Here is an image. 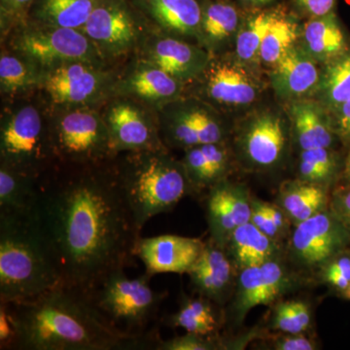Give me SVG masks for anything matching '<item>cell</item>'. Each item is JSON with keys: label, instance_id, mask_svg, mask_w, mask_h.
I'll use <instances>...</instances> for the list:
<instances>
[{"label": "cell", "instance_id": "cell-1", "mask_svg": "<svg viewBox=\"0 0 350 350\" xmlns=\"http://www.w3.org/2000/svg\"><path fill=\"white\" fill-rule=\"evenodd\" d=\"M113 159L96 165L57 163L38 178L34 211L64 284L83 291L110 271L130 266L140 238Z\"/></svg>", "mask_w": 350, "mask_h": 350}, {"label": "cell", "instance_id": "cell-2", "mask_svg": "<svg viewBox=\"0 0 350 350\" xmlns=\"http://www.w3.org/2000/svg\"><path fill=\"white\" fill-rule=\"evenodd\" d=\"M13 324L12 349H155L158 334H129L112 326L86 292L68 284L25 300L0 301Z\"/></svg>", "mask_w": 350, "mask_h": 350}, {"label": "cell", "instance_id": "cell-3", "mask_svg": "<svg viewBox=\"0 0 350 350\" xmlns=\"http://www.w3.org/2000/svg\"><path fill=\"white\" fill-rule=\"evenodd\" d=\"M64 283L34 209L0 211V301L25 300Z\"/></svg>", "mask_w": 350, "mask_h": 350}, {"label": "cell", "instance_id": "cell-4", "mask_svg": "<svg viewBox=\"0 0 350 350\" xmlns=\"http://www.w3.org/2000/svg\"><path fill=\"white\" fill-rule=\"evenodd\" d=\"M113 159L120 190L135 229L140 234L146 223L169 213L184 197L194 192L181 161L167 147L125 152Z\"/></svg>", "mask_w": 350, "mask_h": 350}, {"label": "cell", "instance_id": "cell-5", "mask_svg": "<svg viewBox=\"0 0 350 350\" xmlns=\"http://www.w3.org/2000/svg\"><path fill=\"white\" fill-rule=\"evenodd\" d=\"M151 278L146 273L130 278L125 269H117L85 292L94 308L115 328L124 333H145L165 296L152 288Z\"/></svg>", "mask_w": 350, "mask_h": 350}, {"label": "cell", "instance_id": "cell-6", "mask_svg": "<svg viewBox=\"0 0 350 350\" xmlns=\"http://www.w3.org/2000/svg\"><path fill=\"white\" fill-rule=\"evenodd\" d=\"M59 163L51 137L50 119L31 105H21L2 116L0 163L40 177Z\"/></svg>", "mask_w": 350, "mask_h": 350}, {"label": "cell", "instance_id": "cell-7", "mask_svg": "<svg viewBox=\"0 0 350 350\" xmlns=\"http://www.w3.org/2000/svg\"><path fill=\"white\" fill-rule=\"evenodd\" d=\"M15 27L11 40L13 52L44 71L72 62L105 64V57L81 29L44 25L29 19Z\"/></svg>", "mask_w": 350, "mask_h": 350}, {"label": "cell", "instance_id": "cell-8", "mask_svg": "<svg viewBox=\"0 0 350 350\" xmlns=\"http://www.w3.org/2000/svg\"><path fill=\"white\" fill-rule=\"evenodd\" d=\"M50 131L59 163L96 165L116 157L103 114L88 107L66 108L50 119Z\"/></svg>", "mask_w": 350, "mask_h": 350}, {"label": "cell", "instance_id": "cell-9", "mask_svg": "<svg viewBox=\"0 0 350 350\" xmlns=\"http://www.w3.org/2000/svg\"><path fill=\"white\" fill-rule=\"evenodd\" d=\"M159 131L167 148H190L227 142L230 128L211 103L198 98H180L159 109Z\"/></svg>", "mask_w": 350, "mask_h": 350}, {"label": "cell", "instance_id": "cell-10", "mask_svg": "<svg viewBox=\"0 0 350 350\" xmlns=\"http://www.w3.org/2000/svg\"><path fill=\"white\" fill-rule=\"evenodd\" d=\"M290 133L287 115L271 109L257 110L236 126L232 152L246 169L268 172L284 161Z\"/></svg>", "mask_w": 350, "mask_h": 350}, {"label": "cell", "instance_id": "cell-11", "mask_svg": "<svg viewBox=\"0 0 350 350\" xmlns=\"http://www.w3.org/2000/svg\"><path fill=\"white\" fill-rule=\"evenodd\" d=\"M149 21L133 0H100L81 31L107 59L139 48Z\"/></svg>", "mask_w": 350, "mask_h": 350}, {"label": "cell", "instance_id": "cell-12", "mask_svg": "<svg viewBox=\"0 0 350 350\" xmlns=\"http://www.w3.org/2000/svg\"><path fill=\"white\" fill-rule=\"evenodd\" d=\"M116 79L103 66L72 62L45 71L42 89L57 107H88L112 94Z\"/></svg>", "mask_w": 350, "mask_h": 350}, {"label": "cell", "instance_id": "cell-13", "mask_svg": "<svg viewBox=\"0 0 350 350\" xmlns=\"http://www.w3.org/2000/svg\"><path fill=\"white\" fill-rule=\"evenodd\" d=\"M200 78L202 79L204 93L214 107L232 109L250 107L256 103L264 89L257 69L246 66L234 57H213Z\"/></svg>", "mask_w": 350, "mask_h": 350}, {"label": "cell", "instance_id": "cell-14", "mask_svg": "<svg viewBox=\"0 0 350 350\" xmlns=\"http://www.w3.org/2000/svg\"><path fill=\"white\" fill-rule=\"evenodd\" d=\"M103 117L115 156L165 147L161 139L158 119L145 112L137 100L118 96L108 105Z\"/></svg>", "mask_w": 350, "mask_h": 350}, {"label": "cell", "instance_id": "cell-15", "mask_svg": "<svg viewBox=\"0 0 350 350\" xmlns=\"http://www.w3.org/2000/svg\"><path fill=\"white\" fill-rule=\"evenodd\" d=\"M349 241L347 228L325 209L296 224L290 245L295 259L301 265L317 267L344 252Z\"/></svg>", "mask_w": 350, "mask_h": 350}, {"label": "cell", "instance_id": "cell-16", "mask_svg": "<svg viewBox=\"0 0 350 350\" xmlns=\"http://www.w3.org/2000/svg\"><path fill=\"white\" fill-rule=\"evenodd\" d=\"M158 31L145 36L139 47L142 59L183 84L199 79L213 55L200 44Z\"/></svg>", "mask_w": 350, "mask_h": 350}, {"label": "cell", "instance_id": "cell-17", "mask_svg": "<svg viewBox=\"0 0 350 350\" xmlns=\"http://www.w3.org/2000/svg\"><path fill=\"white\" fill-rule=\"evenodd\" d=\"M206 243L200 239L162 234L137 239V256L145 266V273L153 278L159 273H188L199 259Z\"/></svg>", "mask_w": 350, "mask_h": 350}, {"label": "cell", "instance_id": "cell-18", "mask_svg": "<svg viewBox=\"0 0 350 350\" xmlns=\"http://www.w3.org/2000/svg\"><path fill=\"white\" fill-rule=\"evenodd\" d=\"M252 202L245 186L227 178L208 189L206 218L214 243L225 250L232 232L250 222Z\"/></svg>", "mask_w": 350, "mask_h": 350}, {"label": "cell", "instance_id": "cell-19", "mask_svg": "<svg viewBox=\"0 0 350 350\" xmlns=\"http://www.w3.org/2000/svg\"><path fill=\"white\" fill-rule=\"evenodd\" d=\"M184 85L140 57L125 75L116 79L112 94L142 101L160 109L180 98Z\"/></svg>", "mask_w": 350, "mask_h": 350}, {"label": "cell", "instance_id": "cell-20", "mask_svg": "<svg viewBox=\"0 0 350 350\" xmlns=\"http://www.w3.org/2000/svg\"><path fill=\"white\" fill-rule=\"evenodd\" d=\"M321 70V64L313 59L298 42L271 66L269 82L275 96L286 103L313 98Z\"/></svg>", "mask_w": 350, "mask_h": 350}, {"label": "cell", "instance_id": "cell-21", "mask_svg": "<svg viewBox=\"0 0 350 350\" xmlns=\"http://www.w3.org/2000/svg\"><path fill=\"white\" fill-rule=\"evenodd\" d=\"M241 271L232 308L237 321L258 306L271 305L292 284L289 275L275 259Z\"/></svg>", "mask_w": 350, "mask_h": 350}, {"label": "cell", "instance_id": "cell-22", "mask_svg": "<svg viewBox=\"0 0 350 350\" xmlns=\"http://www.w3.org/2000/svg\"><path fill=\"white\" fill-rule=\"evenodd\" d=\"M150 24L170 36L199 44L200 0H133Z\"/></svg>", "mask_w": 350, "mask_h": 350}, {"label": "cell", "instance_id": "cell-23", "mask_svg": "<svg viewBox=\"0 0 350 350\" xmlns=\"http://www.w3.org/2000/svg\"><path fill=\"white\" fill-rule=\"evenodd\" d=\"M199 44L213 57L234 45L246 11L236 0H200Z\"/></svg>", "mask_w": 350, "mask_h": 350}, {"label": "cell", "instance_id": "cell-24", "mask_svg": "<svg viewBox=\"0 0 350 350\" xmlns=\"http://www.w3.org/2000/svg\"><path fill=\"white\" fill-rule=\"evenodd\" d=\"M287 117L292 133L301 151L332 148L336 135L331 114L315 98H303L287 105Z\"/></svg>", "mask_w": 350, "mask_h": 350}, {"label": "cell", "instance_id": "cell-25", "mask_svg": "<svg viewBox=\"0 0 350 350\" xmlns=\"http://www.w3.org/2000/svg\"><path fill=\"white\" fill-rule=\"evenodd\" d=\"M299 43L321 66L335 61L350 51L349 38L335 10L306 21L301 25Z\"/></svg>", "mask_w": 350, "mask_h": 350}, {"label": "cell", "instance_id": "cell-26", "mask_svg": "<svg viewBox=\"0 0 350 350\" xmlns=\"http://www.w3.org/2000/svg\"><path fill=\"white\" fill-rule=\"evenodd\" d=\"M184 152L181 162L194 192L211 189L227 178L232 160L227 142L198 145Z\"/></svg>", "mask_w": 350, "mask_h": 350}, {"label": "cell", "instance_id": "cell-27", "mask_svg": "<svg viewBox=\"0 0 350 350\" xmlns=\"http://www.w3.org/2000/svg\"><path fill=\"white\" fill-rule=\"evenodd\" d=\"M234 264L224 248L206 243L202 254L189 271L191 282L200 296L221 303L231 287Z\"/></svg>", "mask_w": 350, "mask_h": 350}, {"label": "cell", "instance_id": "cell-28", "mask_svg": "<svg viewBox=\"0 0 350 350\" xmlns=\"http://www.w3.org/2000/svg\"><path fill=\"white\" fill-rule=\"evenodd\" d=\"M278 244L251 222L237 228L226 244L227 254L241 271L275 259Z\"/></svg>", "mask_w": 350, "mask_h": 350}, {"label": "cell", "instance_id": "cell-29", "mask_svg": "<svg viewBox=\"0 0 350 350\" xmlns=\"http://www.w3.org/2000/svg\"><path fill=\"white\" fill-rule=\"evenodd\" d=\"M330 202L326 186L298 179L283 184L280 206L295 224L327 209Z\"/></svg>", "mask_w": 350, "mask_h": 350}, {"label": "cell", "instance_id": "cell-30", "mask_svg": "<svg viewBox=\"0 0 350 350\" xmlns=\"http://www.w3.org/2000/svg\"><path fill=\"white\" fill-rule=\"evenodd\" d=\"M100 0H36L29 20L40 24L81 29Z\"/></svg>", "mask_w": 350, "mask_h": 350}, {"label": "cell", "instance_id": "cell-31", "mask_svg": "<svg viewBox=\"0 0 350 350\" xmlns=\"http://www.w3.org/2000/svg\"><path fill=\"white\" fill-rule=\"evenodd\" d=\"M301 27L294 13L276 4L275 14L260 48V64L271 68L301 38Z\"/></svg>", "mask_w": 350, "mask_h": 350}, {"label": "cell", "instance_id": "cell-32", "mask_svg": "<svg viewBox=\"0 0 350 350\" xmlns=\"http://www.w3.org/2000/svg\"><path fill=\"white\" fill-rule=\"evenodd\" d=\"M275 5L256 10H245L243 25L234 41V57L250 68L257 69L261 64L260 48L273 20Z\"/></svg>", "mask_w": 350, "mask_h": 350}, {"label": "cell", "instance_id": "cell-33", "mask_svg": "<svg viewBox=\"0 0 350 350\" xmlns=\"http://www.w3.org/2000/svg\"><path fill=\"white\" fill-rule=\"evenodd\" d=\"M38 178L0 163V211L25 213L34 209Z\"/></svg>", "mask_w": 350, "mask_h": 350}, {"label": "cell", "instance_id": "cell-34", "mask_svg": "<svg viewBox=\"0 0 350 350\" xmlns=\"http://www.w3.org/2000/svg\"><path fill=\"white\" fill-rule=\"evenodd\" d=\"M167 325L182 328L186 333L215 338L220 328V321L213 301L206 297L184 298L178 310L170 315Z\"/></svg>", "mask_w": 350, "mask_h": 350}, {"label": "cell", "instance_id": "cell-35", "mask_svg": "<svg viewBox=\"0 0 350 350\" xmlns=\"http://www.w3.org/2000/svg\"><path fill=\"white\" fill-rule=\"evenodd\" d=\"M45 71L17 53L0 57V89L2 94H18L42 86Z\"/></svg>", "mask_w": 350, "mask_h": 350}, {"label": "cell", "instance_id": "cell-36", "mask_svg": "<svg viewBox=\"0 0 350 350\" xmlns=\"http://www.w3.org/2000/svg\"><path fill=\"white\" fill-rule=\"evenodd\" d=\"M313 98L319 100L329 113L350 100V51L322 66L321 77Z\"/></svg>", "mask_w": 350, "mask_h": 350}, {"label": "cell", "instance_id": "cell-37", "mask_svg": "<svg viewBox=\"0 0 350 350\" xmlns=\"http://www.w3.org/2000/svg\"><path fill=\"white\" fill-rule=\"evenodd\" d=\"M340 172V163L333 148L301 151L298 174L301 180L328 186Z\"/></svg>", "mask_w": 350, "mask_h": 350}, {"label": "cell", "instance_id": "cell-38", "mask_svg": "<svg viewBox=\"0 0 350 350\" xmlns=\"http://www.w3.org/2000/svg\"><path fill=\"white\" fill-rule=\"evenodd\" d=\"M312 322L310 306L305 301H286L275 306L273 315V328L285 334H300Z\"/></svg>", "mask_w": 350, "mask_h": 350}, {"label": "cell", "instance_id": "cell-39", "mask_svg": "<svg viewBox=\"0 0 350 350\" xmlns=\"http://www.w3.org/2000/svg\"><path fill=\"white\" fill-rule=\"evenodd\" d=\"M221 347L222 344L218 338L186 333L169 340L159 338L155 350H216Z\"/></svg>", "mask_w": 350, "mask_h": 350}, {"label": "cell", "instance_id": "cell-40", "mask_svg": "<svg viewBox=\"0 0 350 350\" xmlns=\"http://www.w3.org/2000/svg\"><path fill=\"white\" fill-rule=\"evenodd\" d=\"M324 278L332 286L344 292L350 285V256L344 252L325 265Z\"/></svg>", "mask_w": 350, "mask_h": 350}, {"label": "cell", "instance_id": "cell-41", "mask_svg": "<svg viewBox=\"0 0 350 350\" xmlns=\"http://www.w3.org/2000/svg\"><path fill=\"white\" fill-rule=\"evenodd\" d=\"M36 0H0L2 27H12L29 19Z\"/></svg>", "mask_w": 350, "mask_h": 350}, {"label": "cell", "instance_id": "cell-42", "mask_svg": "<svg viewBox=\"0 0 350 350\" xmlns=\"http://www.w3.org/2000/svg\"><path fill=\"white\" fill-rule=\"evenodd\" d=\"M330 211L350 232V183L336 189L332 195Z\"/></svg>", "mask_w": 350, "mask_h": 350}, {"label": "cell", "instance_id": "cell-43", "mask_svg": "<svg viewBox=\"0 0 350 350\" xmlns=\"http://www.w3.org/2000/svg\"><path fill=\"white\" fill-rule=\"evenodd\" d=\"M338 0H290L295 12L310 18L320 17L335 10Z\"/></svg>", "mask_w": 350, "mask_h": 350}, {"label": "cell", "instance_id": "cell-44", "mask_svg": "<svg viewBox=\"0 0 350 350\" xmlns=\"http://www.w3.org/2000/svg\"><path fill=\"white\" fill-rule=\"evenodd\" d=\"M250 222L255 227H257L260 231L264 232L269 238L275 239V241L282 236V232L273 224V220H271L268 213H267L265 202L253 199Z\"/></svg>", "mask_w": 350, "mask_h": 350}, {"label": "cell", "instance_id": "cell-45", "mask_svg": "<svg viewBox=\"0 0 350 350\" xmlns=\"http://www.w3.org/2000/svg\"><path fill=\"white\" fill-rule=\"evenodd\" d=\"M334 131L344 144L350 145V100L330 113Z\"/></svg>", "mask_w": 350, "mask_h": 350}, {"label": "cell", "instance_id": "cell-46", "mask_svg": "<svg viewBox=\"0 0 350 350\" xmlns=\"http://www.w3.org/2000/svg\"><path fill=\"white\" fill-rule=\"evenodd\" d=\"M278 350H313L317 345L310 338L300 334H287L285 337L280 338L273 345Z\"/></svg>", "mask_w": 350, "mask_h": 350}, {"label": "cell", "instance_id": "cell-47", "mask_svg": "<svg viewBox=\"0 0 350 350\" xmlns=\"http://www.w3.org/2000/svg\"><path fill=\"white\" fill-rule=\"evenodd\" d=\"M265 206H266L267 213H268L269 217L273 220V224L278 227V229L280 230L282 234L288 229L289 221L291 220L288 217L287 214L285 213L282 207L268 204V202H265Z\"/></svg>", "mask_w": 350, "mask_h": 350}, {"label": "cell", "instance_id": "cell-48", "mask_svg": "<svg viewBox=\"0 0 350 350\" xmlns=\"http://www.w3.org/2000/svg\"><path fill=\"white\" fill-rule=\"evenodd\" d=\"M244 10H256L275 5L278 0H236Z\"/></svg>", "mask_w": 350, "mask_h": 350}, {"label": "cell", "instance_id": "cell-49", "mask_svg": "<svg viewBox=\"0 0 350 350\" xmlns=\"http://www.w3.org/2000/svg\"><path fill=\"white\" fill-rule=\"evenodd\" d=\"M340 175H342V178L344 179L345 183H350V145L347 155L345 157L344 163H342Z\"/></svg>", "mask_w": 350, "mask_h": 350}, {"label": "cell", "instance_id": "cell-50", "mask_svg": "<svg viewBox=\"0 0 350 350\" xmlns=\"http://www.w3.org/2000/svg\"><path fill=\"white\" fill-rule=\"evenodd\" d=\"M345 297L347 300H350V285L344 291Z\"/></svg>", "mask_w": 350, "mask_h": 350}]
</instances>
